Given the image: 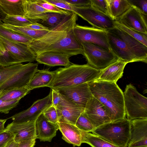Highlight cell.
Returning <instances> with one entry per match:
<instances>
[{
    "label": "cell",
    "instance_id": "8992f818",
    "mask_svg": "<svg viewBox=\"0 0 147 147\" xmlns=\"http://www.w3.org/2000/svg\"><path fill=\"white\" fill-rule=\"evenodd\" d=\"M123 93L125 109L129 121L147 118V98L131 84L126 85Z\"/></svg>",
    "mask_w": 147,
    "mask_h": 147
},
{
    "label": "cell",
    "instance_id": "7bdbcfd3",
    "mask_svg": "<svg viewBox=\"0 0 147 147\" xmlns=\"http://www.w3.org/2000/svg\"><path fill=\"white\" fill-rule=\"evenodd\" d=\"M73 6L83 7L90 5V0H64Z\"/></svg>",
    "mask_w": 147,
    "mask_h": 147
},
{
    "label": "cell",
    "instance_id": "30bf717a",
    "mask_svg": "<svg viewBox=\"0 0 147 147\" xmlns=\"http://www.w3.org/2000/svg\"><path fill=\"white\" fill-rule=\"evenodd\" d=\"M38 64L29 63L0 85V91L26 87L37 71Z\"/></svg>",
    "mask_w": 147,
    "mask_h": 147
},
{
    "label": "cell",
    "instance_id": "1f68e13d",
    "mask_svg": "<svg viewBox=\"0 0 147 147\" xmlns=\"http://www.w3.org/2000/svg\"><path fill=\"white\" fill-rule=\"evenodd\" d=\"M2 22L5 24L19 27H26L36 22L35 20L30 19L24 16L7 15Z\"/></svg>",
    "mask_w": 147,
    "mask_h": 147
},
{
    "label": "cell",
    "instance_id": "b9f144b4",
    "mask_svg": "<svg viewBox=\"0 0 147 147\" xmlns=\"http://www.w3.org/2000/svg\"><path fill=\"white\" fill-rule=\"evenodd\" d=\"M13 138V135L6 129L0 132V147H3Z\"/></svg>",
    "mask_w": 147,
    "mask_h": 147
},
{
    "label": "cell",
    "instance_id": "7dc6e473",
    "mask_svg": "<svg viewBox=\"0 0 147 147\" xmlns=\"http://www.w3.org/2000/svg\"><path fill=\"white\" fill-rule=\"evenodd\" d=\"M19 144L18 143L16 142L13 138L3 147H18Z\"/></svg>",
    "mask_w": 147,
    "mask_h": 147
},
{
    "label": "cell",
    "instance_id": "74e56055",
    "mask_svg": "<svg viewBox=\"0 0 147 147\" xmlns=\"http://www.w3.org/2000/svg\"><path fill=\"white\" fill-rule=\"evenodd\" d=\"M20 100L5 101L0 99V113H8L10 110L17 106Z\"/></svg>",
    "mask_w": 147,
    "mask_h": 147
},
{
    "label": "cell",
    "instance_id": "f546056e",
    "mask_svg": "<svg viewBox=\"0 0 147 147\" xmlns=\"http://www.w3.org/2000/svg\"><path fill=\"white\" fill-rule=\"evenodd\" d=\"M2 25L7 28L30 37L33 40H36L40 38L49 31L36 30L26 27L15 26L4 23Z\"/></svg>",
    "mask_w": 147,
    "mask_h": 147
},
{
    "label": "cell",
    "instance_id": "ab89813d",
    "mask_svg": "<svg viewBox=\"0 0 147 147\" xmlns=\"http://www.w3.org/2000/svg\"><path fill=\"white\" fill-rule=\"evenodd\" d=\"M90 5L98 11L109 16L106 0H90Z\"/></svg>",
    "mask_w": 147,
    "mask_h": 147
},
{
    "label": "cell",
    "instance_id": "f1b7e54d",
    "mask_svg": "<svg viewBox=\"0 0 147 147\" xmlns=\"http://www.w3.org/2000/svg\"><path fill=\"white\" fill-rule=\"evenodd\" d=\"M30 91L26 87L9 89L2 91L0 94V99L5 101L20 100Z\"/></svg>",
    "mask_w": 147,
    "mask_h": 147
},
{
    "label": "cell",
    "instance_id": "cb8c5ba5",
    "mask_svg": "<svg viewBox=\"0 0 147 147\" xmlns=\"http://www.w3.org/2000/svg\"><path fill=\"white\" fill-rule=\"evenodd\" d=\"M109 16L118 20L132 7L128 0H106Z\"/></svg>",
    "mask_w": 147,
    "mask_h": 147
},
{
    "label": "cell",
    "instance_id": "8fae6325",
    "mask_svg": "<svg viewBox=\"0 0 147 147\" xmlns=\"http://www.w3.org/2000/svg\"><path fill=\"white\" fill-rule=\"evenodd\" d=\"M52 105V90L44 98L34 102L28 109L15 114L9 117L14 122H24L36 120L38 117Z\"/></svg>",
    "mask_w": 147,
    "mask_h": 147
},
{
    "label": "cell",
    "instance_id": "f907efd6",
    "mask_svg": "<svg viewBox=\"0 0 147 147\" xmlns=\"http://www.w3.org/2000/svg\"><path fill=\"white\" fill-rule=\"evenodd\" d=\"M2 92V91H0V94H1V93Z\"/></svg>",
    "mask_w": 147,
    "mask_h": 147
},
{
    "label": "cell",
    "instance_id": "5bb4252c",
    "mask_svg": "<svg viewBox=\"0 0 147 147\" xmlns=\"http://www.w3.org/2000/svg\"><path fill=\"white\" fill-rule=\"evenodd\" d=\"M60 100L56 107L59 121H63L75 125L85 108L80 107L60 94Z\"/></svg>",
    "mask_w": 147,
    "mask_h": 147
},
{
    "label": "cell",
    "instance_id": "836d02e7",
    "mask_svg": "<svg viewBox=\"0 0 147 147\" xmlns=\"http://www.w3.org/2000/svg\"><path fill=\"white\" fill-rule=\"evenodd\" d=\"M24 65L21 63L9 66H0V85L21 69Z\"/></svg>",
    "mask_w": 147,
    "mask_h": 147
},
{
    "label": "cell",
    "instance_id": "83f0119b",
    "mask_svg": "<svg viewBox=\"0 0 147 147\" xmlns=\"http://www.w3.org/2000/svg\"><path fill=\"white\" fill-rule=\"evenodd\" d=\"M0 36L10 41L28 44L33 40L28 37L18 33L0 24Z\"/></svg>",
    "mask_w": 147,
    "mask_h": 147
},
{
    "label": "cell",
    "instance_id": "9c48e42d",
    "mask_svg": "<svg viewBox=\"0 0 147 147\" xmlns=\"http://www.w3.org/2000/svg\"><path fill=\"white\" fill-rule=\"evenodd\" d=\"M73 32L77 39L81 43H91L111 50L106 30L76 24L73 28Z\"/></svg>",
    "mask_w": 147,
    "mask_h": 147
},
{
    "label": "cell",
    "instance_id": "5b68a950",
    "mask_svg": "<svg viewBox=\"0 0 147 147\" xmlns=\"http://www.w3.org/2000/svg\"><path fill=\"white\" fill-rule=\"evenodd\" d=\"M92 134L119 147H127L130 136V121L126 117L103 125Z\"/></svg>",
    "mask_w": 147,
    "mask_h": 147
},
{
    "label": "cell",
    "instance_id": "f35d334b",
    "mask_svg": "<svg viewBox=\"0 0 147 147\" xmlns=\"http://www.w3.org/2000/svg\"><path fill=\"white\" fill-rule=\"evenodd\" d=\"M132 6L135 7L143 14L147 15V0H128Z\"/></svg>",
    "mask_w": 147,
    "mask_h": 147
},
{
    "label": "cell",
    "instance_id": "60d3db41",
    "mask_svg": "<svg viewBox=\"0 0 147 147\" xmlns=\"http://www.w3.org/2000/svg\"><path fill=\"white\" fill-rule=\"evenodd\" d=\"M47 2L56 7L68 11H72V6L70 5L65 0H45Z\"/></svg>",
    "mask_w": 147,
    "mask_h": 147
},
{
    "label": "cell",
    "instance_id": "ffe728a7",
    "mask_svg": "<svg viewBox=\"0 0 147 147\" xmlns=\"http://www.w3.org/2000/svg\"><path fill=\"white\" fill-rule=\"evenodd\" d=\"M70 57L62 53L48 52L37 55L35 60L39 63L50 67L63 66L67 67L71 64L69 60Z\"/></svg>",
    "mask_w": 147,
    "mask_h": 147
},
{
    "label": "cell",
    "instance_id": "d6986e66",
    "mask_svg": "<svg viewBox=\"0 0 147 147\" xmlns=\"http://www.w3.org/2000/svg\"><path fill=\"white\" fill-rule=\"evenodd\" d=\"M36 139L40 141L49 142L56 136L59 129L58 124L48 121L43 113L36 120Z\"/></svg>",
    "mask_w": 147,
    "mask_h": 147
},
{
    "label": "cell",
    "instance_id": "e0dca14e",
    "mask_svg": "<svg viewBox=\"0 0 147 147\" xmlns=\"http://www.w3.org/2000/svg\"><path fill=\"white\" fill-rule=\"evenodd\" d=\"M118 22L129 28L147 34V16L133 6Z\"/></svg>",
    "mask_w": 147,
    "mask_h": 147
},
{
    "label": "cell",
    "instance_id": "4fadbf2b",
    "mask_svg": "<svg viewBox=\"0 0 147 147\" xmlns=\"http://www.w3.org/2000/svg\"><path fill=\"white\" fill-rule=\"evenodd\" d=\"M84 113L94 129L111 122L104 105L93 96L87 102Z\"/></svg>",
    "mask_w": 147,
    "mask_h": 147
},
{
    "label": "cell",
    "instance_id": "d6a6232c",
    "mask_svg": "<svg viewBox=\"0 0 147 147\" xmlns=\"http://www.w3.org/2000/svg\"><path fill=\"white\" fill-rule=\"evenodd\" d=\"M115 27L125 32L147 47V34L140 32L127 28L117 21H115Z\"/></svg>",
    "mask_w": 147,
    "mask_h": 147
},
{
    "label": "cell",
    "instance_id": "8d00e7d4",
    "mask_svg": "<svg viewBox=\"0 0 147 147\" xmlns=\"http://www.w3.org/2000/svg\"><path fill=\"white\" fill-rule=\"evenodd\" d=\"M43 113L48 121L55 124H58L59 119L57 113L56 108L53 106L50 107Z\"/></svg>",
    "mask_w": 147,
    "mask_h": 147
},
{
    "label": "cell",
    "instance_id": "681fc988",
    "mask_svg": "<svg viewBox=\"0 0 147 147\" xmlns=\"http://www.w3.org/2000/svg\"><path fill=\"white\" fill-rule=\"evenodd\" d=\"M7 119H0V132L5 129V124Z\"/></svg>",
    "mask_w": 147,
    "mask_h": 147
},
{
    "label": "cell",
    "instance_id": "d4e9b609",
    "mask_svg": "<svg viewBox=\"0 0 147 147\" xmlns=\"http://www.w3.org/2000/svg\"><path fill=\"white\" fill-rule=\"evenodd\" d=\"M54 71L46 70H38L26 86L31 90L40 87H47L53 80Z\"/></svg>",
    "mask_w": 147,
    "mask_h": 147
},
{
    "label": "cell",
    "instance_id": "4316f807",
    "mask_svg": "<svg viewBox=\"0 0 147 147\" xmlns=\"http://www.w3.org/2000/svg\"><path fill=\"white\" fill-rule=\"evenodd\" d=\"M80 130L82 143H86L92 147H119L89 132Z\"/></svg>",
    "mask_w": 147,
    "mask_h": 147
},
{
    "label": "cell",
    "instance_id": "52a82bcc",
    "mask_svg": "<svg viewBox=\"0 0 147 147\" xmlns=\"http://www.w3.org/2000/svg\"><path fill=\"white\" fill-rule=\"evenodd\" d=\"M81 43L87 64L94 68L102 70L119 60L111 50L91 43Z\"/></svg>",
    "mask_w": 147,
    "mask_h": 147
},
{
    "label": "cell",
    "instance_id": "3957f363",
    "mask_svg": "<svg viewBox=\"0 0 147 147\" xmlns=\"http://www.w3.org/2000/svg\"><path fill=\"white\" fill-rule=\"evenodd\" d=\"M88 84L92 96L105 106L111 122L126 117L123 92L116 83L96 80Z\"/></svg>",
    "mask_w": 147,
    "mask_h": 147
},
{
    "label": "cell",
    "instance_id": "ee69618b",
    "mask_svg": "<svg viewBox=\"0 0 147 147\" xmlns=\"http://www.w3.org/2000/svg\"><path fill=\"white\" fill-rule=\"evenodd\" d=\"M52 90V105L55 108L59 103L60 97L58 92L55 90L51 89Z\"/></svg>",
    "mask_w": 147,
    "mask_h": 147
},
{
    "label": "cell",
    "instance_id": "277c9868",
    "mask_svg": "<svg viewBox=\"0 0 147 147\" xmlns=\"http://www.w3.org/2000/svg\"><path fill=\"white\" fill-rule=\"evenodd\" d=\"M53 80L47 87L51 89L75 86L97 80L102 71L91 67L87 63L84 65L71 64L54 71Z\"/></svg>",
    "mask_w": 147,
    "mask_h": 147
},
{
    "label": "cell",
    "instance_id": "4dcf8cb0",
    "mask_svg": "<svg viewBox=\"0 0 147 147\" xmlns=\"http://www.w3.org/2000/svg\"><path fill=\"white\" fill-rule=\"evenodd\" d=\"M25 15L24 16L32 19L34 16L47 12V10L37 4L34 0H24Z\"/></svg>",
    "mask_w": 147,
    "mask_h": 147
},
{
    "label": "cell",
    "instance_id": "bcb514c9",
    "mask_svg": "<svg viewBox=\"0 0 147 147\" xmlns=\"http://www.w3.org/2000/svg\"><path fill=\"white\" fill-rule=\"evenodd\" d=\"M36 140H26L19 143L18 147H34Z\"/></svg>",
    "mask_w": 147,
    "mask_h": 147
},
{
    "label": "cell",
    "instance_id": "ac0fdd59",
    "mask_svg": "<svg viewBox=\"0 0 147 147\" xmlns=\"http://www.w3.org/2000/svg\"><path fill=\"white\" fill-rule=\"evenodd\" d=\"M0 42L7 51L22 63H31L36 60V55L28 44L16 42L0 36Z\"/></svg>",
    "mask_w": 147,
    "mask_h": 147
},
{
    "label": "cell",
    "instance_id": "ba28073f",
    "mask_svg": "<svg viewBox=\"0 0 147 147\" xmlns=\"http://www.w3.org/2000/svg\"><path fill=\"white\" fill-rule=\"evenodd\" d=\"M72 11L87 21L92 27L108 30L115 27L114 21L109 16L91 5L83 7L72 6Z\"/></svg>",
    "mask_w": 147,
    "mask_h": 147
},
{
    "label": "cell",
    "instance_id": "7c38bea8",
    "mask_svg": "<svg viewBox=\"0 0 147 147\" xmlns=\"http://www.w3.org/2000/svg\"><path fill=\"white\" fill-rule=\"evenodd\" d=\"M54 90L69 100L84 108L92 96L88 83Z\"/></svg>",
    "mask_w": 147,
    "mask_h": 147
},
{
    "label": "cell",
    "instance_id": "7402d4cb",
    "mask_svg": "<svg viewBox=\"0 0 147 147\" xmlns=\"http://www.w3.org/2000/svg\"><path fill=\"white\" fill-rule=\"evenodd\" d=\"M57 124L63 140L73 146L81 145L82 143L80 129L75 125L64 121H59Z\"/></svg>",
    "mask_w": 147,
    "mask_h": 147
},
{
    "label": "cell",
    "instance_id": "2e32d148",
    "mask_svg": "<svg viewBox=\"0 0 147 147\" xmlns=\"http://www.w3.org/2000/svg\"><path fill=\"white\" fill-rule=\"evenodd\" d=\"M36 120L24 122H12L7 125L5 129L13 136L17 143L36 139Z\"/></svg>",
    "mask_w": 147,
    "mask_h": 147
},
{
    "label": "cell",
    "instance_id": "44dd1931",
    "mask_svg": "<svg viewBox=\"0 0 147 147\" xmlns=\"http://www.w3.org/2000/svg\"><path fill=\"white\" fill-rule=\"evenodd\" d=\"M72 11L67 13L53 12H47L34 16L32 19L36 22L44 26L51 30L61 24L70 15Z\"/></svg>",
    "mask_w": 147,
    "mask_h": 147
},
{
    "label": "cell",
    "instance_id": "e575fe53",
    "mask_svg": "<svg viewBox=\"0 0 147 147\" xmlns=\"http://www.w3.org/2000/svg\"><path fill=\"white\" fill-rule=\"evenodd\" d=\"M75 125L80 130L88 132H91L94 129L92 124L85 115L84 112L78 119Z\"/></svg>",
    "mask_w": 147,
    "mask_h": 147
},
{
    "label": "cell",
    "instance_id": "6da1fadb",
    "mask_svg": "<svg viewBox=\"0 0 147 147\" xmlns=\"http://www.w3.org/2000/svg\"><path fill=\"white\" fill-rule=\"evenodd\" d=\"M77 15L72 11L59 25L49 30L40 38L33 40L28 44L36 55L41 53L55 52L70 57L83 54L82 44L76 37L73 28L76 24Z\"/></svg>",
    "mask_w": 147,
    "mask_h": 147
},
{
    "label": "cell",
    "instance_id": "7a4b0ae2",
    "mask_svg": "<svg viewBox=\"0 0 147 147\" xmlns=\"http://www.w3.org/2000/svg\"><path fill=\"white\" fill-rule=\"evenodd\" d=\"M111 50L127 63H147V47L125 32L115 27L106 31Z\"/></svg>",
    "mask_w": 147,
    "mask_h": 147
},
{
    "label": "cell",
    "instance_id": "484cf974",
    "mask_svg": "<svg viewBox=\"0 0 147 147\" xmlns=\"http://www.w3.org/2000/svg\"><path fill=\"white\" fill-rule=\"evenodd\" d=\"M24 0H0V7L7 15L24 16Z\"/></svg>",
    "mask_w": 147,
    "mask_h": 147
},
{
    "label": "cell",
    "instance_id": "603a6c76",
    "mask_svg": "<svg viewBox=\"0 0 147 147\" xmlns=\"http://www.w3.org/2000/svg\"><path fill=\"white\" fill-rule=\"evenodd\" d=\"M127 63L119 60L102 70L101 74L97 80L116 83L122 77L123 70Z\"/></svg>",
    "mask_w": 147,
    "mask_h": 147
},
{
    "label": "cell",
    "instance_id": "9a60e30c",
    "mask_svg": "<svg viewBox=\"0 0 147 147\" xmlns=\"http://www.w3.org/2000/svg\"><path fill=\"white\" fill-rule=\"evenodd\" d=\"M130 136L127 147H147V118L130 121Z\"/></svg>",
    "mask_w": 147,
    "mask_h": 147
},
{
    "label": "cell",
    "instance_id": "d590c367",
    "mask_svg": "<svg viewBox=\"0 0 147 147\" xmlns=\"http://www.w3.org/2000/svg\"><path fill=\"white\" fill-rule=\"evenodd\" d=\"M34 0L35 2L38 5L44 9L52 12L61 13H67L70 11L60 8L47 2L45 0Z\"/></svg>",
    "mask_w": 147,
    "mask_h": 147
},
{
    "label": "cell",
    "instance_id": "c3c4849f",
    "mask_svg": "<svg viewBox=\"0 0 147 147\" xmlns=\"http://www.w3.org/2000/svg\"><path fill=\"white\" fill-rule=\"evenodd\" d=\"M6 15V14L3 11L0 7V24H3V23L2 21Z\"/></svg>",
    "mask_w": 147,
    "mask_h": 147
},
{
    "label": "cell",
    "instance_id": "f6af8a7d",
    "mask_svg": "<svg viewBox=\"0 0 147 147\" xmlns=\"http://www.w3.org/2000/svg\"><path fill=\"white\" fill-rule=\"evenodd\" d=\"M26 27L36 30L49 31L47 28L36 22Z\"/></svg>",
    "mask_w": 147,
    "mask_h": 147
}]
</instances>
